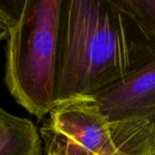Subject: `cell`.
<instances>
[{
    "mask_svg": "<svg viewBox=\"0 0 155 155\" xmlns=\"http://www.w3.org/2000/svg\"><path fill=\"white\" fill-rule=\"evenodd\" d=\"M45 122L97 155H155V124L109 122L90 97L57 104Z\"/></svg>",
    "mask_w": 155,
    "mask_h": 155,
    "instance_id": "obj_3",
    "label": "cell"
},
{
    "mask_svg": "<svg viewBox=\"0 0 155 155\" xmlns=\"http://www.w3.org/2000/svg\"><path fill=\"white\" fill-rule=\"evenodd\" d=\"M5 48V82L12 96L39 121L56 105L62 0L15 2Z\"/></svg>",
    "mask_w": 155,
    "mask_h": 155,
    "instance_id": "obj_2",
    "label": "cell"
},
{
    "mask_svg": "<svg viewBox=\"0 0 155 155\" xmlns=\"http://www.w3.org/2000/svg\"><path fill=\"white\" fill-rule=\"evenodd\" d=\"M154 58L155 35L125 0H62L56 104L91 97Z\"/></svg>",
    "mask_w": 155,
    "mask_h": 155,
    "instance_id": "obj_1",
    "label": "cell"
},
{
    "mask_svg": "<svg viewBox=\"0 0 155 155\" xmlns=\"http://www.w3.org/2000/svg\"><path fill=\"white\" fill-rule=\"evenodd\" d=\"M13 15L10 8L5 6L4 3L0 2V41L7 39Z\"/></svg>",
    "mask_w": 155,
    "mask_h": 155,
    "instance_id": "obj_8",
    "label": "cell"
},
{
    "mask_svg": "<svg viewBox=\"0 0 155 155\" xmlns=\"http://www.w3.org/2000/svg\"><path fill=\"white\" fill-rule=\"evenodd\" d=\"M39 134L46 155H97L71 141L45 122L40 127Z\"/></svg>",
    "mask_w": 155,
    "mask_h": 155,
    "instance_id": "obj_6",
    "label": "cell"
},
{
    "mask_svg": "<svg viewBox=\"0 0 155 155\" xmlns=\"http://www.w3.org/2000/svg\"><path fill=\"white\" fill-rule=\"evenodd\" d=\"M43 143L35 124L0 105V155H42Z\"/></svg>",
    "mask_w": 155,
    "mask_h": 155,
    "instance_id": "obj_5",
    "label": "cell"
},
{
    "mask_svg": "<svg viewBox=\"0 0 155 155\" xmlns=\"http://www.w3.org/2000/svg\"><path fill=\"white\" fill-rule=\"evenodd\" d=\"M139 20L155 35V0H125Z\"/></svg>",
    "mask_w": 155,
    "mask_h": 155,
    "instance_id": "obj_7",
    "label": "cell"
},
{
    "mask_svg": "<svg viewBox=\"0 0 155 155\" xmlns=\"http://www.w3.org/2000/svg\"><path fill=\"white\" fill-rule=\"evenodd\" d=\"M90 98L109 122L155 124V58Z\"/></svg>",
    "mask_w": 155,
    "mask_h": 155,
    "instance_id": "obj_4",
    "label": "cell"
}]
</instances>
